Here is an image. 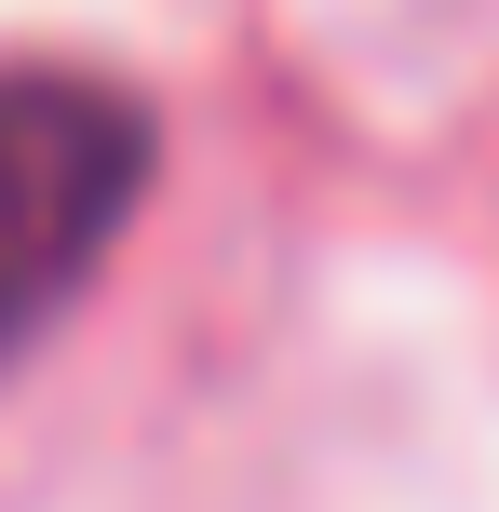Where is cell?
Wrapping results in <instances>:
<instances>
[{"instance_id": "obj_1", "label": "cell", "mask_w": 499, "mask_h": 512, "mask_svg": "<svg viewBox=\"0 0 499 512\" xmlns=\"http://www.w3.org/2000/svg\"><path fill=\"white\" fill-rule=\"evenodd\" d=\"M162 122L108 68H0V364H27L149 203Z\"/></svg>"}]
</instances>
